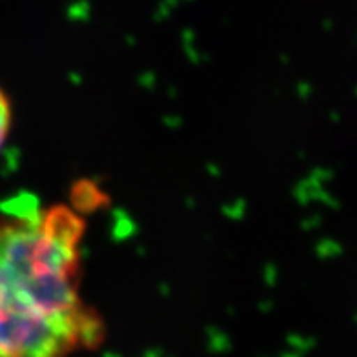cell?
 Wrapping results in <instances>:
<instances>
[{
	"instance_id": "6da1fadb",
	"label": "cell",
	"mask_w": 357,
	"mask_h": 357,
	"mask_svg": "<svg viewBox=\"0 0 357 357\" xmlns=\"http://www.w3.org/2000/svg\"><path fill=\"white\" fill-rule=\"evenodd\" d=\"M86 221L68 204L0 215V357H71L104 341L82 296Z\"/></svg>"
},
{
	"instance_id": "7a4b0ae2",
	"label": "cell",
	"mask_w": 357,
	"mask_h": 357,
	"mask_svg": "<svg viewBox=\"0 0 357 357\" xmlns=\"http://www.w3.org/2000/svg\"><path fill=\"white\" fill-rule=\"evenodd\" d=\"M11 124H13V106L2 86H0V151L10 139Z\"/></svg>"
}]
</instances>
